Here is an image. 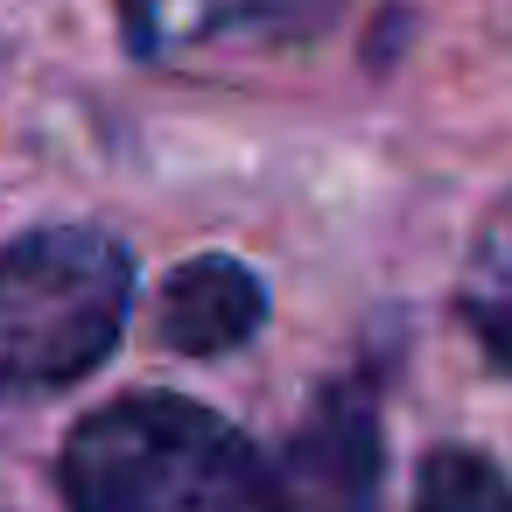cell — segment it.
Returning a JSON list of instances; mask_svg holds the SVG:
<instances>
[{
  "label": "cell",
  "mask_w": 512,
  "mask_h": 512,
  "mask_svg": "<svg viewBox=\"0 0 512 512\" xmlns=\"http://www.w3.org/2000/svg\"><path fill=\"white\" fill-rule=\"evenodd\" d=\"M463 323L477 330V344L491 351V365L512 372V211L484 232L477 281L463 288Z\"/></svg>",
  "instance_id": "6"
},
{
  "label": "cell",
  "mask_w": 512,
  "mask_h": 512,
  "mask_svg": "<svg viewBox=\"0 0 512 512\" xmlns=\"http://www.w3.org/2000/svg\"><path fill=\"white\" fill-rule=\"evenodd\" d=\"M379 414L365 386H330L267 463L274 512H379Z\"/></svg>",
  "instance_id": "3"
},
{
  "label": "cell",
  "mask_w": 512,
  "mask_h": 512,
  "mask_svg": "<svg viewBox=\"0 0 512 512\" xmlns=\"http://www.w3.org/2000/svg\"><path fill=\"white\" fill-rule=\"evenodd\" d=\"M71 512H274L267 456L183 393H120L64 442Z\"/></svg>",
  "instance_id": "1"
},
{
  "label": "cell",
  "mask_w": 512,
  "mask_h": 512,
  "mask_svg": "<svg viewBox=\"0 0 512 512\" xmlns=\"http://www.w3.org/2000/svg\"><path fill=\"white\" fill-rule=\"evenodd\" d=\"M267 323V288L225 260V253H204V260H183L169 281H162V344L183 351V358H218V351H239L253 330Z\"/></svg>",
  "instance_id": "4"
},
{
  "label": "cell",
  "mask_w": 512,
  "mask_h": 512,
  "mask_svg": "<svg viewBox=\"0 0 512 512\" xmlns=\"http://www.w3.org/2000/svg\"><path fill=\"white\" fill-rule=\"evenodd\" d=\"M414 512H512V484L484 449H435L421 463Z\"/></svg>",
  "instance_id": "7"
},
{
  "label": "cell",
  "mask_w": 512,
  "mask_h": 512,
  "mask_svg": "<svg viewBox=\"0 0 512 512\" xmlns=\"http://www.w3.org/2000/svg\"><path fill=\"white\" fill-rule=\"evenodd\" d=\"M134 260L92 225H43L0 246V400L64 393L127 330Z\"/></svg>",
  "instance_id": "2"
},
{
  "label": "cell",
  "mask_w": 512,
  "mask_h": 512,
  "mask_svg": "<svg viewBox=\"0 0 512 512\" xmlns=\"http://www.w3.org/2000/svg\"><path fill=\"white\" fill-rule=\"evenodd\" d=\"M344 0H120L127 15V43L141 57H162L176 43H204V36H316L330 29V15Z\"/></svg>",
  "instance_id": "5"
}]
</instances>
